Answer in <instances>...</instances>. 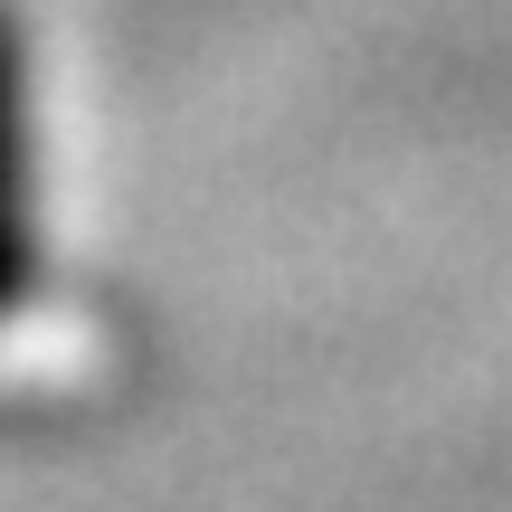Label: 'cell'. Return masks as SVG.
Returning a JSON list of instances; mask_svg holds the SVG:
<instances>
[{
  "label": "cell",
  "instance_id": "1",
  "mask_svg": "<svg viewBox=\"0 0 512 512\" xmlns=\"http://www.w3.org/2000/svg\"><path fill=\"white\" fill-rule=\"evenodd\" d=\"M38 256V219H29V86H19V38L0 19V304H19Z\"/></svg>",
  "mask_w": 512,
  "mask_h": 512
}]
</instances>
